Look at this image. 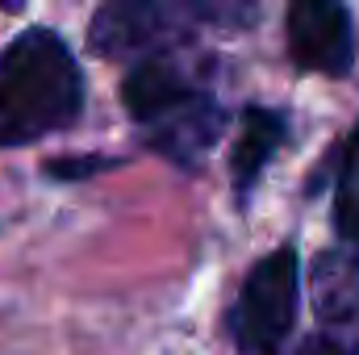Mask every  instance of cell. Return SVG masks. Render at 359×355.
I'll return each mask as SVG.
<instances>
[{
	"label": "cell",
	"instance_id": "1",
	"mask_svg": "<svg viewBox=\"0 0 359 355\" xmlns=\"http://www.w3.org/2000/svg\"><path fill=\"white\" fill-rule=\"evenodd\" d=\"M84 76L55 29H25L0 51V147H29L76 126Z\"/></svg>",
	"mask_w": 359,
	"mask_h": 355
},
{
	"label": "cell",
	"instance_id": "2",
	"mask_svg": "<svg viewBox=\"0 0 359 355\" xmlns=\"http://www.w3.org/2000/svg\"><path fill=\"white\" fill-rule=\"evenodd\" d=\"M121 100L126 113L138 121L147 147L188 172L209 155L226 121L217 96L168 51L134 59L121 84Z\"/></svg>",
	"mask_w": 359,
	"mask_h": 355
},
{
	"label": "cell",
	"instance_id": "3",
	"mask_svg": "<svg viewBox=\"0 0 359 355\" xmlns=\"http://www.w3.org/2000/svg\"><path fill=\"white\" fill-rule=\"evenodd\" d=\"M301 305V264L292 247H276L251 267V276L238 288V301L230 305V339L238 355H280Z\"/></svg>",
	"mask_w": 359,
	"mask_h": 355
},
{
	"label": "cell",
	"instance_id": "4",
	"mask_svg": "<svg viewBox=\"0 0 359 355\" xmlns=\"http://www.w3.org/2000/svg\"><path fill=\"white\" fill-rule=\"evenodd\" d=\"M288 55L313 76H351L359 55L355 21L343 0H292L288 4Z\"/></svg>",
	"mask_w": 359,
	"mask_h": 355
},
{
	"label": "cell",
	"instance_id": "5",
	"mask_svg": "<svg viewBox=\"0 0 359 355\" xmlns=\"http://www.w3.org/2000/svg\"><path fill=\"white\" fill-rule=\"evenodd\" d=\"M172 13L159 0H104L88 25V46L100 59H142L168 46Z\"/></svg>",
	"mask_w": 359,
	"mask_h": 355
},
{
	"label": "cell",
	"instance_id": "6",
	"mask_svg": "<svg viewBox=\"0 0 359 355\" xmlns=\"http://www.w3.org/2000/svg\"><path fill=\"white\" fill-rule=\"evenodd\" d=\"M313 309L326 326L359 330V260L347 251H322L309 272Z\"/></svg>",
	"mask_w": 359,
	"mask_h": 355
},
{
	"label": "cell",
	"instance_id": "7",
	"mask_svg": "<svg viewBox=\"0 0 359 355\" xmlns=\"http://www.w3.org/2000/svg\"><path fill=\"white\" fill-rule=\"evenodd\" d=\"M284 130H288V121H284V113H276V109L251 105V109L243 113V134H238L234 155H230V180H234L238 201L251 196L255 180L264 176L268 159L280 151V142H284Z\"/></svg>",
	"mask_w": 359,
	"mask_h": 355
},
{
	"label": "cell",
	"instance_id": "8",
	"mask_svg": "<svg viewBox=\"0 0 359 355\" xmlns=\"http://www.w3.org/2000/svg\"><path fill=\"white\" fill-rule=\"evenodd\" d=\"M172 17L213 25V29H251L264 17L268 0H159Z\"/></svg>",
	"mask_w": 359,
	"mask_h": 355
},
{
	"label": "cell",
	"instance_id": "9",
	"mask_svg": "<svg viewBox=\"0 0 359 355\" xmlns=\"http://www.w3.org/2000/svg\"><path fill=\"white\" fill-rule=\"evenodd\" d=\"M334 226L339 234L359 247V126L347 138L343 151V168H339V192H334Z\"/></svg>",
	"mask_w": 359,
	"mask_h": 355
},
{
	"label": "cell",
	"instance_id": "10",
	"mask_svg": "<svg viewBox=\"0 0 359 355\" xmlns=\"http://www.w3.org/2000/svg\"><path fill=\"white\" fill-rule=\"evenodd\" d=\"M301 355H359V347L351 343H343V339H330V335H322V339H309Z\"/></svg>",
	"mask_w": 359,
	"mask_h": 355
},
{
	"label": "cell",
	"instance_id": "11",
	"mask_svg": "<svg viewBox=\"0 0 359 355\" xmlns=\"http://www.w3.org/2000/svg\"><path fill=\"white\" fill-rule=\"evenodd\" d=\"M96 163H104V159H80V163H72V159H55L50 163V176H88V172H100Z\"/></svg>",
	"mask_w": 359,
	"mask_h": 355
},
{
	"label": "cell",
	"instance_id": "12",
	"mask_svg": "<svg viewBox=\"0 0 359 355\" xmlns=\"http://www.w3.org/2000/svg\"><path fill=\"white\" fill-rule=\"evenodd\" d=\"M25 8V0H0V13H21Z\"/></svg>",
	"mask_w": 359,
	"mask_h": 355
}]
</instances>
